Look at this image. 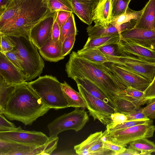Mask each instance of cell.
Returning a JSON list of instances; mask_svg holds the SVG:
<instances>
[{
	"mask_svg": "<svg viewBox=\"0 0 155 155\" xmlns=\"http://www.w3.org/2000/svg\"><path fill=\"white\" fill-rule=\"evenodd\" d=\"M3 54L14 65L22 72L23 61L16 49H14L12 51Z\"/></svg>",
	"mask_w": 155,
	"mask_h": 155,
	"instance_id": "37",
	"label": "cell"
},
{
	"mask_svg": "<svg viewBox=\"0 0 155 155\" xmlns=\"http://www.w3.org/2000/svg\"><path fill=\"white\" fill-rule=\"evenodd\" d=\"M99 49L104 54L112 56L119 55L117 44H111L103 46Z\"/></svg>",
	"mask_w": 155,
	"mask_h": 155,
	"instance_id": "45",
	"label": "cell"
},
{
	"mask_svg": "<svg viewBox=\"0 0 155 155\" xmlns=\"http://www.w3.org/2000/svg\"><path fill=\"white\" fill-rule=\"evenodd\" d=\"M79 92L85 102L86 108L94 120H98L105 125L111 121V115L116 112L114 108L87 91L81 85L77 84Z\"/></svg>",
	"mask_w": 155,
	"mask_h": 155,
	"instance_id": "8",
	"label": "cell"
},
{
	"mask_svg": "<svg viewBox=\"0 0 155 155\" xmlns=\"http://www.w3.org/2000/svg\"><path fill=\"white\" fill-rule=\"evenodd\" d=\"M152 120L150 119L147 120H130L127 121L121 124L118 125L108 130V131H111L119 130L130 127L136 125L143 124L149 122Z\"/></svg>",
	"mask_w": 155,
	"mask_h": 155,
	"instance_id": "40",
	"label": "cell"
},
{
	"mask_svg": "<svg viewBox=\"0 0 155 155\" xmlns=\"http://www.w3.org/2000/svg\"><path fill=\"white\" fill-rule=\"evenodd\" d=\"M61 86L68 107H86L85 101L79 92L74 90L65 81L61 83Z\"/></svg>",
	"mask_w": 155,
	"mask_h": 155,
	"instance_id": "22",
	"label": "cell"
},
{
	"mask_svg": "<svg viewBox=\"0 0 155 155\" xmlns=\"http://www.w3.org/2000/svg\"><path fill=\"white\" fill-rule=\"evenodd\" d=\"M32 146L0 139V155H14L17 152L30 148Z\"/></svg>",
	"mask_w": 155,
	"mask_h": 155,
	"instance_id": "29",
	"label": "cell"
},
{
	"mask_svg": "<svg viewBox=\"0 0 155 155\" xmlns=\"http://www.w3.org/2000/svg\"><path fill=\"white\" fill-rule=\"evenodd\" d=\"M140 152L134 150L132 148L129 147L126 148L123 152L120 153V155H140Z\"/></svg>",
	"mask_w": 155,
	"mask_h": 155,
	"instance_id": "50",
	"label": "cell"
},
{
	"mask_svg": "<svg viewBox=\"0 0 155 155\" xmlns=\"http://www.w3.org/2000/svg\"><path fill=\"white\" fill-rule=\"evenodd\" d=\"M71 13L65 11H57L56 19L60 28L66 22Z\"/></svg>",
	"mask_w": 155,
	"mask_h": 155,
	"instance_id": "46",
	"label": "cell"
},
{
	"mask_svg": "<svg viewBox=\"0 0 155 155\" xmlns=\"http://www.w3.org/2000/svg\"><path fill=\"white\" fill-rule=\"evenodd\" d=\"M75 35H70L66 37L62 43L63 56L65 57L69 54L73 48L75 40Z\"/></svg>",
	"mask_w": 155,
	"mask_h": 155,
	"instance_id": "39",
	"label": "cell"
},
{
	"mask_svg": "<svg viewBox=\"0 0 155 155\" xmlns=\"http://www.w3.org/2000/svg\"><path fill=\"white\" fill-rule=\"evenodd\" d=\"M105 54L109 62L118 65L135 73L151 82L153 81L155 75V62L126 56H112Z\"/></svg>",
	"mask_w": 155,
	"mask_h": 155,
	"instance_id": "9",
	"label": "cell"
},
{
	"mask_svg": "<svg viewBox=\"0 0 155 155\" xmlns=\"http://www.w3.org/2000/svg\"><path fill=\"white\" fill-rule=\"evenodd\" d=\"M115 108L116 112L127 115L140 109V106L136 104L124 97H119L114 100Z\"/></svg>",
	"mask_w": 155,
	"mask_h": 155,
	"instance_id": "28",
	"label": "cell"
},
{
	"mask_svg": "<svg viewBox=\"0 0 155 155\" xmlns=\"http://www.w3.org/2000/svg\"><path fill=\"white\" fill-rule=\"evenodd\" d=\"M50 109L25 82L16 84L10 92L0 105V113L9 120L31 125Z\"/></svg>",
	"mask_w": 155,
	"mask_h": 155,
	"instance_id": "2",
	"label": "cell"
},
{
	"mask_svg": "<svg viewBox=\"0 0 155 155\" xmlns=\"http://www.w3.org/2000/svg\"><path fill=\"white\" fill-rule=\"evenodd\" d=\"M0 76L9 84H18L26 82L22 71L1 52H0Z\"/></svg>",
	"mask_w": 155,
	"mask_h": 155,
	"instance_id": "15",
	"label": "cell"
},
{
	"mask_svg": "<svg viewBox=\"0 0 155 155\" xmlns=\"http://www.w3.org/2000/svg\"><path fill=\"white\" fill-rule=\"evenodd\" d=\"M105 64L127 87L144 92L151 83L145 78L119 65L109 62Z\"/></svg>",
	"mask_w": 155,
	"mask_h": 155,
	"instance_id": "13",
	"label": "cell"
},
{
	"mask_svg": "<svg viewBox=\"0 0 155 155\" xmlns=\"http://www.w3.org/2000/svg\"><path fill=\"white\" fill-rule=\"evenodd\" d=\"M60 34V27L56 18L53 25L51 37L54 42H56L59 40Z\"/></svg>",
	"mask_w": 155,
	"mask_h": 155,
	"instance_id": "47",
	"label": "cell"
},
{
	"mask_svg": "<svg viewBox=\"0 0 155 155\" xmlns=\"http://www.w3.org/2000/svg\"><path fill=\"white\" fill-rule=\"evenodd\" d=\"M30 87L48 107L55 110L68 107L61 83L55 77L45 75L28 82Z\"/></svg>",
	"mask_w": 155,
	"mask_h": 155,
	"instance_id": "4",
	"label": "cell"
},
{
	"mask_svg": "<svg viewBox=\"0 0 155 155\" xmlns=\"http://www.w3.org/2000/svg\"><path fill=\"white\" fill-rule=\"evenodd\" d=\"M13 0H0V15H1Z\"/></svg>",
	"mask_w": 155,
	"mask_h": 155,
	"instance_id": "49",
	"label": "cell"
},
{
	"mask_svg": "<svg viewBox=\"0 0 155 155\" xmlns=\"http://www.w3.org/2000/svg\"><path fill=\"white\" fill-rule=\"evenodd\" d=\"M125 147L116 144L107 140L103 142V147L109 149L115 153V155L119 154L123 152L126 148Z\"/></svg>",
	"mask_w": 155,
	"mask_h": 155,
	"instance_id": "42",
	"label": "cell"
},
{
	"mask_svg": "<svg viewBox=\"0 0 155 155\" xmlns=\"http://www.w3.org/2000/svg\"><path fill=\"white\" fill-rule=\"evenodd\" d=\"M0 139L24 145L39 146L47 143L49 137L42 132L24 130L20 126L14 130L0 131Z\"/></svg>",
	"mask_w": 155,
	"mask_h": 155,
	"instance_id": "10",
	"label": "cell"
},
{
	"mask_svg": "<svg viewBox=\"0 0 155 155\" xmlns=\"http://www.w3.org/2000/svg\"><path fill=\"white\" fill-rule=\"evenodd\" d=\"M16 43V49L23 62L22 72L26 81L40 76L45 63L37 47L31 41L23 37H13Z\"/></svg>",
	"mask_w": 155,
	"mask_h": 155,
	"instance_id": "5",
	"label": "cell"
},
{
	"mask_svg": "<svg viewBox=\"0 0 155 155\" xmlns=\"http://www.w3.org/2000/svg\"><path fill=\"white\" fill-rule=\"evenodd\" d=\"M48 6L51 12L60 10L73 13L71 4L69 0H47Z\"/></svg>",
	"mask_w": 155,
	"mask_h": 155,
	"instance_id": "34",
	"label": "cell"
},
{
	"mask_svg": "<svg viewBox=\"0 0 155 155\" xmlns=\"http://www.w3.org/2000/svg\"><path fill=\"white\" fill-rule=\"evenodd\" d=\"M77 53L80 56L92 62L100 63L109 62L106 55L99 48L82 49L78 51Z\"/></svg>",
	"mask_w": 155,
	"mask_h": 155,
	"instance_id": "27",
	"label": "cell"
},
{
	"mask_svg": "<svg viewBox=\"0 0 155 155\" xmlns=\"http://www.w3.org/2000/svg\"><path fill=\"white\" fill-rule=\"evenodd\" d=\"M142 9V12L135 28L154 30L155 0H149Z\"/></svg>",
	"mask_w": 155,
	"mask_h": 155,
	"instance_id": "20",
	"label": "cell"
},
{
	"mask_svg": "<svg viewBox=\"0 0 155 155\" xmlns=\"http://www.w3.org/2000/svg\"><path fill=\"white\" fill-rule=\"evenodd\" d=\"M131 1L117 0L112 7L111 20L124 13Z\"/></svg>",
	"mask_w": 155,
	"mask_h": 155,
	"instance_id": "36",
	"label": "cell"
},
{
	"mask_svg": "<svg viewBox=\"0 0 155 155\" xmlns=\"http://www.w3.org/2000/svg\"><path fill=\"white\" fill-rule=\"evenodd\" d=\"M155 131V126L152 120L147 123L122 130L111 131L106 130L103 134L106 140L125 147L133 141L153 137Z\"/></svg>",
	"mask_w": 155,
	"mask_h": 155,
	"instance_id": "7",
	"label": "cell"
},
{
	"mask_svg": "<svg viewBox=\"0 0 155 155\" xmlns=\"http://www.w3.org/2000/svg\"><path fill=\"white\" fill-rule=\"evenodd\" d=\"M121 97H125L140 106L143 105L147 101L145 97L144 92L131 87L126 88L124 91V94Z\"/></svg>",
	"mask_w": 155,
	"mask_h": 155,
	"instance_id": "33",
	"label": "cell"
},
{
	"mask_svg": "<svg viewBox=\"0 0 155 155\" xmlns=\"http://www.w3.org/2000/svg\"><path fill=\"white\" fill-rule=\"evenodd\" d=\"M25 0H13L0 15V29L12 24L19 15Z\"/></svg>",
	"mask_w": 155,
	"mask_h": 155,
	"instance_id": "19",
	"label": "cell"
},
{
	"mask_svg": "<svg viewBox=\"0 0 155 155\" xmlns=\"http://www.w3.org/2000/svg\"><path fill=\"white\" fill-rule=\"evenodd\" d=\"M72 79L75 81L77 84H79L81 85L92 95L103 101L115 108L114 104L113 102L107 95L94 82L84 77H74Z\"/></svg>",
	"mask_w": 155,
	"mask_h": 155,
	"instance_id": "21",
	"label": "cell"
},
{
	"mask_svg": "<svg viewBox=\"0 0 155 155\" xmlns=\"http://www.w3.org/2000/svg\"><path fill=\"white\" fill-rule=\"evenodd\" d=\"M142 12V9L139 11H136L128 7L124 13L112 20L110 23L115 26H119L121 24L129 21L132 20H135L137 21Z\"/></svg>",
	"mask_w": 155,
	"mask_h": 155,
	"instance_id": "31",
	"label": "cell"
},
{
	"mask_svg": "<svg viewBox=\"0 0 155 155\" xmlns=\"http://www.w3.org/2000/svg\"><path fill=\"white\" fill-rule=\"evenodd\" d=\"M117 44L119 55L126 56L147 61L155 62V50L143 46L124 39L120 35Z\"/></svg>",
	"mask_w": 155,
	"mask_h": 155,
	"instance_id": "12",
	"label": "cell"
},
{
	"mask_svg": "<svg viewBox=\"0 0 155 155\" xmlns=\"http://www.w3.org/2000/svg\"><path fill=\"white\" fill-rule=\"evenodd\" d=\"M38 50L42 57L47 61L57 62L64 58L62 55V43L59 40L54 42L51 37Z\"/></svg>",
	"mask_w": 155,
	"mask_h": 155,
	"instance_id": "18",
	"label": "cell"
},
{
	"mask_svg": "<svg viewBox=\"0 0 155 155\" xmlns=\"http://www.w3.org/2000/svg\"><path fill=\"white\" fill-rule=\"evenodd\" d=\"M89 37L96 38L116 34H120L122 30L120 26H117L110 23L107 26L89 25L86 28Z\"/></svg>",
	"mask_w": 155,
	"mask_h": 155,
	"instance_id": "24",
	"label": "cell"
},
{
	"mask_svg": "<svg viewBox=\"0 0 155 155\" xmlns=\"http://www.w3.org/2000/svg\"><path fill=\"white\" fill-rule=\"evenodd\" d=\"M144 93L147 100L155 97V75L153 81L144 91Z\"/></svg>",
	"mask_w": 155,
	"mask_h": 155,
	"instance_id": "48",
	"label": "cell"
},
{
	"mask_svg": "<svg viewBox=\"0 0 155 155\" xmlns=\"http://www.w3.org/2000/svg\"><path fill=\"white\" fill-rule=\"evenodd\" d=\"M99 0H69L74 13L84 23L90 25Z\"/></svg>",
	"mask_w": 155,
	"mask_h": 155,
	"instance_id": "16",
	"label": "cell"
},
{
	"mask_svg": "<svg viewBox=\"0 0 155 155\" xmlns=\"http://www.w3.org/2000/svg\"><path fill=\"white\" fill-rule=\"evenodd\" d=\"M129 147L140 152V155H150L155 152V144L147 138H142L130 143Z\"/></svg>",
	"mask_w": 155,
	"mask_h": 155,
	"instance_id": "30",
	"label": "cell"
},
{
	"mask_svg": "<svg viewBox=\"0 0 155 155\" xmlns=\"http://www.w3.org/2000/svg\"><path fill=\"white\" fill-rule=\"evenodd\" d=\"M112 1L114 2H116L117 0H112Z\"/></svg>",
	"mask_w": 155,
	"mask_h": 155,
	"instance_id": "52",
	"label": "cell"
},
{
	"mask_svg": "<svg viewBox=\"0 0 155 155\" xmlns=\"http://www.w3.org/2000/svg\"><path fill=\"white\" fill-rule=\"evenodd\" d=\"M57 14V11L51 12L31 29L30 40L38 49L51 37L53 25Z\"/></svg>",
	"mask_w": 155,
	"mask_h": 155,
	"instance_id": "11",
	"label": "cell"
},
{
	"mask_svg": "<svg viewBox=\"0 0 155 155\" xmlns=\"http://www.w3.org/2000/svg\"><path fill=\"white\" fill-rule=\"evenodd\" d=\"M103 135L102 131L90 134L85 140L74 146L76 153L78 155H88V150L101 140Z\"/></svg>",
	"mask_w": 155,
	"mask_h": 155,
	"instance_id": "26",
	"label": "cell"
},
{
	"mask_svg": "<svg viewBox=\"0 0 155 155\" xmlns=\"http://www.w3.org/2000/svg\"><path fill=\"white\" fill-rule=\"evenodd\" d=\"M126 115L127 121L147 120H150L143 113L141 108L135 112Z\"/></svg>",
	"mask_w": 155,
	"mask_h": 155,
	"instance_id": "44",
	"label": "cell"
},
{
	"mask_svg": "<svg viewBox=\"0 0 155 155\" xmlns=\"http://www.w3.org/2000/svg\"><path fill=\"white\" fill-rule=\"evenodd\" d=\"M143 113L150 119L155 118V97L148 100L147 105L142 108Z\"/></svg>",
	"mask_w": 155,
	"mask_h": 155,
	"instance_id": "41",
	"label": "cell"
},
{
	"mask_svg": "<svg viewBox=\"0 0 155 155\" xmlns=\"http://www.w3.org/2000/svg\"><path fill=\"white\" fill-rule=\"evenodd\" d=\"M112 10V0H99L93 17L94 25L107 26L111 21Z\"/></svg>",
	"mask_w": 155,
	"mask_h": 155,
	"instance_id": "17",
	"label": "cell"
},
{
	"mask_svg": "<svg viewBox=\"0 0 155 155\" xmlns=\"http://www.w3.org/2000/svg\"><path fill=\"white\" fill-rule=\"evenodd\" d=\"M120 38V34H119L96 38H91L89 37L82 49L99 48L107 45L117 44Z\"/></svg>",
	"mask_w": 155,
	"mask_h": 155,
	"instance_id": "25",
	"label": "cell"
},
{
	"mask_svg": "<svg viewBox=\"0 0 155 155\" xmlns=\"http://www.w3.org/2000/svg\"><path fill=\"white\" fill-rule=\"evenodd\" d=\"M153 27H154V29L155 30V19L154 20V24H153Z\"/></svg>",
	"mask_w": 155,
	"mask_h": 155,
	"instance_id": "51",
	"label": "cell"
},
{
	"mask_svg": "<svg viewBox=\"0 0 155 155\" xmlns=\"http://www.w3.org/2000/svg\"><path fill=\"white\" fill-rule=\"evenodd\" d=\"M89 120V116L84 109L76 107L72 111L56 118L48 124L49 137H58L61 132L69 130L76 132L81 130Z\"/></svg>",
	"mask_w": 155,
	"mask_h": 155,
	"instance_id": "6",
	"label": "cell"
},
{
	"mask_svg": "<svg viewBox=\"0 0 155 155\" xmlns=\"http://www.w3.org/2000/svg\"><path fill=\"white\" fill-rule=\"evenodd\" d=\"M50 12L47 0H25L18 17L12 24L0 29V35L30 40L31 28Z\"/></svg>",
	"mask_w": 155,
	"mask_h": 155,
	"instance_id": "3",
	"label": "cell"
},
{
	"mask_svg": "<svg viewBox=\"0 0 155 155\" xmlns=\"http://www.w3.org/2000/svg\"><path fill=\"white\" fill-rule=\"evenodd\" d=\"M58 139V137L54 138L49 137V140L45 144L17 152L14 155H51L57 147Z\"/></svg>",
	"mask_w": 155,
	"mask_h": 155,
	"instance_id": "23",
	"label": "cell"
},
{
	"mask_svg": "<svg viewBox=\"0 0 155 155\" xmlns=\"http://www.w3.org/2000/svg\"><path fill=\"white\" fill-rule=\"evenodd\" d=\"M125 39L155 50V30L134 28L120 33Z\"/></svg>",
	"mask_w": 155,
	"mask_h": 155,
	"instance_id": "14",
	"label": "cell"
},
{
	"mask_svg": "<svg viewBox=\"0 0 155 155\" xmlns=\"http://www.w3.org/2000/svg\"><path fill=\"white\" fill-rule=\"evenodd\" d=\"M0 52L3 53L13 50L16 45V43L12 37L0 35Z\"/></svg>",
	"mask_w": 155,
	"mask_h": 155,
	"instance_id": "35",
	"label": "cell"
},
{
	"mask_svg": "<svg viewBox=\"0 0 155 155\" xmlns=\"http://www.w3.org/2000/svg\"><path fill=\"white\" fill-rule=\"evenodd\" d=\"M17 127L13 123L8 121L4 115L0 113V131L12 130Z\"/></svg>",
	"mask_w": 155,
	"mask_h": 155,
	"instance_id": "43",
	"label": "cell"
},
{
	"mask_svg": "<svg viewBox=\"0 0 155 155\" xmlns=\"http://www.w3.org/2000/svg\"><path fill=\"white\" fill-rule=\"evenodd\" d=\"M77 31L74 16L72 13L66 22L60 28L59 41L62 43L67 37L74 35H76Z\"/></svg>",
	"mask_w": 155,
	"mask_h": 155,
	"instance_id": "32",
	"label": "cell"
},
{
	"mask_svg": "<svg viewBox=\"0 0 155 155\" xmlns=\"http://www.w3.org/2000/svg\"><path fill=\"white\" fill-rule=\"evenodd\" d=\"M111 122L106 125V130H108L115 126L122 124L127 121L126 115L119 112H116L111 115Z\"/></svg>",
	"mask_w": 155,
	"mask_h": 155,
	"instance_id": "38",
	"label": "cell"
},
{
	"mask_svg": "<svg viewBox=\"0 0 155 155\" xmlns=\"http://www.w3.org/2000/svg\"><path fill=\"white\" fill-rule=\"evenodd\" d=\"M68 77L86 78L99 87L114 104L115 99L123 96L127 87L105 63L92 62L72 51L65 65ZM115 106V105H114Z\"/></svg>",
	"mask_w": 155,
	"mask_h": 155,
	"instance_id": "1",
	"label": "cell"
}]
</instances>
